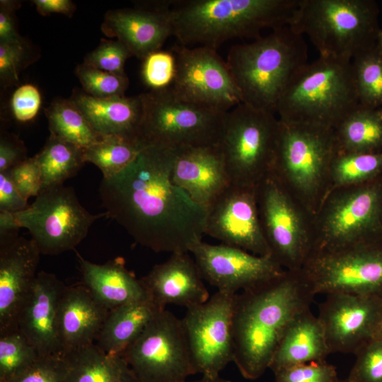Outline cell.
<instances>
[{
  "instance_id": "1",
  "label": "cell",
  "mask_w": 382,
  "mask_h": 382,
  "mask_svg": "<svg viewBox=\"0 0 382 382\" xmlns=\"http://www.w3.org/2000/svg\"><path fill=\"white\" fill-rule=\"evenodd\" d=\"M176 151L144 146L122 171L102 179L107 217L154 252L190 253L202 241L206 210L171 178Z\"/></svg>"
},
{
  "instance_id": "2",
  "label": "cell",
  "mask_w": 382,
  "mask_h": 382,
  "mask_svg": "<svg viewBox=\"0 0 382 382\" xmlns=\"http://www.w3.org/2000/svg\"><path fill=\"white\" fill-rule=\"evenodd\" d=\"M314 295L301 270L279 276L235 295L233 362L248 380L270 368L291 322L311 308Z\"/></svg>"
},
{
  "instance_id": "3",
  "label": "cell",
  "mask_w": 382,
  "mask_h": 382,
  "mask_svg": "<svg viewBox=\"0 0 382 382\" xmlns=\"http://www.w3.org/2000/svg\"><path fill=\"white\" fill-rule=\"evenodd\" d=\"M299 0H179L170 1L173 35L178 45L216 50L236 38L286 26Z\"/></svg>"
},
{
  "instance_id": "4",
  "label": "cell",
  "mask_w": 382,
  "mask_h": 382,
  "mask_svg": "<svg viewBox=\"0 0 382 382\" xmlns=\"http://www.w3.org/2000/svg\"><path fill=\"white\" fill-rule=\"evenodd\" d=\"M226 62L241 103L276 114L286 88L308 63V48L303 35L286 25L232 46Z\"/></svg>"
},
{
  "instance_id": "5",
  "label": "cell",
  "mask_w": 382,
  "mask_h": 382,
  "mask_svg": "<svg viewBox=\"0 0 382 382\" xmlns=\"http://www.w3.org/2000/svg\"><path fill=\"white\" fill-rule=\"evenodd\" d=\"M359 105L352 61L320 56L291 79L276 114L284 122L334 129Z\"/></svg>"
},
{
  "instance_id": "6",
  "label": "cell",
  "mask_w": 382,
  "mask_h": 382,
  "mask_svg": "<svg viewBox=\"0 0 382 382\" xmlns=\"http://www.w3.org/2000/svg\"><path fill=\"white\" fill-rule=\"evenodd\" d=\"M336 154L332 129L279 120L269 175L313 216L327 195Z\"/></svg>"
},
{
  "instance_id": "7",
  "label": "cell",
  "mask_w": 382,
  "mask_h": 382,
  "mask_svg": "<svg viewBox=\"0 0 382 382\" xmlns=\"http://www.w3.org/2000/svg\"><path fill=\"white\" fill-rule=\"evenodd\" d=\"M288 25L320 57L348 61L375 46L381 30L372 0H299Z\"/></svg>"
},
{
  "instance_id": "8",
  "label": "cell",
  "mask_w": 382,
  "mask_h": 382,
  "mask_svg": "<svg viewBox=\"0 0 382 382\" xmlns=\"http://www.w3.org/2000/svg\"><path fill=\"white\" fill-rule=\"evenodd\" d=\"M313 230L312 252L382 239V180L329 192L313 216Z\"/></svg>"
},
{
  "instance_id": "9",
  "label": "cell",
  "mask_w": 382,
  "mask_h": 382,
  "mask_svg": "<svg viewBox=\"0 0 382 382\" xmlns=\"http://www.w3.org/2000/svg\"><path fill=\"white\" fill-rule=\"evenodd\" d=\"M138 139L174 151L217 145L227 113L183 100L168 88L140 94Z\"/></svg>"
},
{
  "instance_id": "10",
  "label": "cell",
  "mask_w": 382,
  "mask_h": 382,
  "mask_svg": "<svg viewBox=\"0 0 382 382\" xmlns=\"http://www.w3.org/2000/svg\"><path fill=\"white\" fill-rule=\"evenodd\" d=\"M279 128L275 114L242 103L227 112L217 146L231 184L255 187L269 175Z\"/></svg>"
},
{
  "instance_id": "11",
  "label": "cell",
  "mask_w": 382,
  "mask_h": 382,
  "mask_svg": "<svg viewBox=\"0 0 382 382\" xmlns=\"http://www.w3.org/2000/svg\"><path fill=\"white\" fill-rule=\"evenodd\" d=\"M255 190L261 226L272 257L285 270H301L313 248V215L270 175Z\"/></svg>"
},
{
  "instance_id": "12",
  "label": "cell",
  "mask_w": 382,
  "mask_h": 382,
  "mask_svg": "<svg viewBox=\"0 0 382 382\" xmlns=\"http://www.w3.org/2000/svg\"><path fill=\"white\" fill-rule=\"evenodd\" d=\"M16 216L21 228L28 229L43 255L75 250L87 236L93 224L106 213L93 214L80 203L74 190L64 185L42 191Z\"/></svg>"
},
{
  "instance_id": "13",
  "label": "cell",
  "mask_w": 382,
  "mask_h": 382,
  "mask_svg": "<svg viewBox=\"0 0 382 382\" xmlns=\"http://www.w3.org/2000/svg\"><path fill=\"white\" fill-rule=\"evenodd\" d=\"M311 292L382 297V239L313 251L301 270Z\"/></svg>"
},
{
  "instance_id": "14",
  "label": "cell",
  "mask_w": 382,
  "mask_h": 382,
  "mask_svg": "<svg viewBox=\"0 0 382 382\" xmlns=\"http://www.w3.org/2000/svg\"><path fill=\"white\" fill-rule=\"evenodd\" d=\"M121 357L136 382H186L196 374L181 319L163 309Z\"/></svg>"
},
{
  "instance_id": "15",
  "label": "cell",
  "mask_w": 382,
  "mask_h": 382,
  "mask_svg": "<svg viewBox=\"0 0 382 382\" xmlns=\"http://www.w3.org/2000/svg\"><path fill=\"white\" fill-rule=\"evenodd\" d=\"M236 294L217 291L187 308L181 323L196 374L209 377L233 362V313Z\"/></svg>"
},
{
  "instance_id": "16",
  "label": "cell",
  "mask_w": 382,
  "mask_h": 382,
  "mask_svg": "<svg viewBox=\"0 0 382 382\" xmlns=\"http://www.w3.org/2000/svg\"><path fill=\"white\" fill-rule=\"evenodd\" d=\"M176 72L169 87L178 98L221 112L241 103L226 62L208 47H173Z\"/></svg>"
},
{
  "instance_id": "17",
  "label": "cell",
  "mask_w": 382,
  "mask_h": 382,
  "mask_svg": "<svg viewBox=\"0 0 382 382\" xmlns=\"http://www.w3.org/2000/svg\"><path fill=\"white\" fill-rule=\"evenodd\" d=\"M204 234L223 244L272 257L261 226L255 187L231 184L206 209Z\"/></svg>"
},
{
  "instance_id": "18",
  "label": "cell",
  "mask_w": 382,
  "mask_h": 382,
  "mask_svg": "<svg viewBox=\"0 0 382 382\" xmlns=\"http://www.w3.org/2000/svg\"><path fill=\"white\" fill-rule=\"evenodd\" d=\"M204 280L218 291L237 294L271 280L284 270L272 257L226 244L197 243L191 250Z\"/></svg>"
},
{
  "instance_id": "19",
  "label": "cell",
  "mask_w": 382,
  "mask_h": 382,
  "mask_svg": "<svg viewBox=\"0 0 382 382\" xmlns=\"http://www.w3.org/2000/svg\"><path fill=\"white\" fill-rule=\"evenodd\" d=\"M382 297L330 293L319 306L320 320L331 353L356 354L376 332Z\"/></svg>"
},
{
  "instance_id": "20",
  "label": "cell",
  "mask_w": 382,
  "mask_h": 382,
  "mask_svg": "<svg viewBox=\"0 0 382 382\" xmlns=\"http://www.w3.org/2000/svg\"><path fill=\"white\" fill-rule=\"evenodd\" d=\"M65 286L55 274L39 272L17 319L18 330L42 357L63 354L57 316Z\"/></svg>"
},
{
  "instance_id": "21",
  "label": "cell",
  "mask_w": 382,
  "mask_h": 382,
  "mask_svg": "<svg viewBox=\"0 0 382 382\" xmlns=\"http://www.w3.org/2000/svg\"><path fill=\"white\" fill-rule=\"evenodd\" d=\"M41 253L23 236L0 245V332L17 328L20 311L36 279Z\"/></svg>"
},
{
  "instance_id": "22",
  "label": "cell",
  "mask_w": 382,
  "mask_h": 382,
  "mask_svg": "<svg viewBox=\"0 0 382 382\" xmlns=\"http://www.w3.org/2000/svg\"><path fill=\"white\" fill-rule=\"evenodd\" d=\"M169 6L170 1H162L151 8L110 10L101 30L108 37H116L132 56L143 60L173 35Z\"/></svg>"
},
{
  "instance_id": "23",
  "label": "cell",
  "mask_w": 382,
  "mask_h": 382,
  "mask_svg": "<svg viewBox=\"0 0 382 382\" xmlns=\"http://www.w3.org/2000/svg\"><path fill=\"white\" fill-rule=\"evenodd\" d=\"M140 279L147 296L161 308L173 304L187 309L209 299L204 279L190 253H172Z\"/></svg>"
},
{
  "instance_id": "24",
  "label": "cell",
  "mask_w": 382,
  "mask_h": 382,
  "mask_svg": "<svg viewBox=\"0 0 382 382\" xmlns=\"http://www.w3.org/2000/svg\"><path fill=\"white\" fill-rule=\"evenodd\" d=\"M171 178L205 210L231 185L217 145L177 151Z\"/></svg>"
},
{
  "instance_id": "25",
  "label": "cell",
  "mask_w": 382,
  "mask_h": 382,
  "mask_svg": "<svg viewBox=\"0 0 382 382\" xmlns=\"http://www.w3.org/2000/svg\"><path fill=\"white\" fill-rule=\"evenodd\" d=\"M109 311L84 284L65 286L57 316L63 353L94 344Z\"/></svg>"
},
{
  "instance_id": "26",
  "label": "cell",
  "mask_w": 382,
  "mask_h": 382,
  "mask_svg": "<svg viewBox=\"0 0 382 382\" xmlns=\"http://www.w3.org/2000/svg\"><path fill=\"white\" fill-rule=\"evenodd\" d=\"M69 100L100 135H117L139 141L143 113L140 94L134 97L98 98L76 89Z\"/></svg>"
},
{
  "instance_id": "27",
  "label": "cell",
  "mask_w": 382,
  "mask_h": 382,
  "mask_svg": "<svg viewBox=\"0 0 382 382\" xmlns=\"http://www.w3.org/2000/svg\"><path fill=\"white\" fill-rule=\"evenodd\" d=\"M76 253L83 284L109 311L148 296L141 279L126 268L122 257L96 264Z\"/></svg>"
},
{
  "instance_id": "28",
  "label": "cell",
  "mask_w": 382,
  "mask_h": 382,
  "mask_svg": "<svg viewBox=\"0 0 382 382\" xmlns=\"http://www.w3.org/2000/svg\"><path fill=\"white\" fill-rule=\"evenodd\" d=\"M330 353L323 327L309 308L296 316L286 328L269 369L275 372L296 364L325 361Z\"/></svg>"
},
{
  "instance_id": "29",
  "label": "cell",
  "mask_w": 382,
  "mask_h": 382,
  "mask_svg": "<svg viewBox=\"0 0 382 382\" xmlns=\"http://www.w3.org/2000/svg\"><path fill=\"white\" fill-rule=\"evenodd\" d=\"M163 309L146 296L110 310L96 344L107 354L121 357Z\"/></svg>"
},
{
  "instance_id": "30",
  "label": "cell",
  "mask_w": 382,
  "mask_h": 382,
  "mask_svg": "<svg viewBox=\"0 0 382 382\" xmlns=\"http://www.w3.org/2000/svg\"><path fill=\"white\" fill-rule=\"evenodd\" d=\"M64 382H136L121 357L112 356L96 343L63 353Z\"/></svg>"
},
{
  "instance_id": "31",
  "label": "cell",
  "mask_w": 382,
  "mask_h": 382,
  "mask_svg": "<svg viewBox=\"0 0 382 382\" xmlns=\"http://www.w3.org/2000/svg\"><path fill=\"white\" fill-rule=\"evenodd\" d=\"M337 153L382 151L380 109L359 105L333 129Z\"/></svg>"
},
{
  "instance_id": "32",
  "label": "cell",
  "mask_w": 382,
  "mask_h": 382,
  "mask_svg": "<svg viewBox=\"0 0 382 382\" xmlns=\"http://www.w3.org/2000/svg\"><path fill=\"white\" fill-rule=\"evenodd\" d=\"M83 153V149L50 135L35 156L41 170V192L64 185L74 176L85 163Z\"/></svg>"
},
{
  "instance_id": "33",
  "label": "cell",
  "mask_w": 382,
  "mask_h": 382,
  "mask_svg": "<svg viewBox=\"0 0 382 382\" xmlns=\"http://www.w3.org/2000/svg\"><path fill=\"white\" fill-rule=\"evenodd\" d=\"M50 135L82 149L98 141L97 133L69 99L58 98L45 109Z\"/></svg>"
},
{
  "instance_id": "34",
  "label": "cell",
  "mask_w": 382,
  "mask_h": 382,
  "mask_svg": "<svg viewBox=\"0 0 382 382\" xmlns=\"http://www.w3.org/2000/svg\"><path fill=\"white\" fill-rule=\"evenodd\" d=\"M381 173L382 151L337 153L330 166L327 195L335 189L373 180Z\"/></svg>"
},
{
  "instance_id": "35",
  "label": "cell",
  "mask_w": 382,
  "mask_h": 382,
  "mask_svg": "<svg viewBox=\"0 0 382 382\" xmlns=\"http://www.w3.org/2000/svg\"><path fill=\"white\" fill-rule=\"evenodd\" d=\"M140 142L126 137L103 136L96 143L83 149V161L96 166L103 178H110L125 168L144 147Z\"/></svg>"
},
{
  "instance_id": "36",
  "label": "cell",
  "mask_w": 382,
  "mask_h": 382,
  "mask_svg": "<svg viewBox=\"0 0 382 382\" xmlns=\"http://www.w3.org/2000/svg\"><path fill=\"white\" fill-rule=\"evenodd\" d=\"M359 105L373 109L382 108V52L377 45L352 59Z\"/></svg>"
},
{
  "instance_id": "37",
  "label": "cell",
  "mask_w": 382,
  "mask_h": 382,
  "mask_svg": "<svg viewBox=\"0 0 382 382\" xmlns=\"http://www.w3.org/2000/svg\"><path fill=\"white\" fill-rule=\"evenodd\" d=\"M40 357L18 328L0 332V382H6Z\"/></svg>"
},
{
  "instance_id": "38",
  "label": "cell",
  "mask_w": 382,
  "mask_h": 382,
  "mask_svg": "<svg viewBox=\"0 0 382 382\" xmlns=\"http://www.w3.org/2000/svg\"><path fill=\"white\" fill-rule=\"evenodd\" d=\"M75 74L82 86L83 91L95 98L125 96L129 85V79L126 74L107 72L83 63L76 66Z\"/></svg>"
},
{
  "instance_id": "39",
  "label": "cell",
  "mask_w": 382,
  "mask_h": 382,
  "mask_svg": "<svg viewBox=\"0 0 382 382\" xmlns=\"http://www.w3.org/2000/svg\"><path fill=\"white\" fill-rule=\"evenodd\" d=\"M349 382H382V337H374L355 354Z\"/></svg>"
},
{
  "instance_id": "40",
  "label": "cell",
  "mask_w": 382,
  "mask_h": 382,
  "mask_svg": "<svg viewBox=\"0 0 382 382\" xmlns=\"http://www.w3.org/2000/svg\"><path fill=\"white\" fill-rule=\"evenodd\" d=\"M142 61L141 77L151 90H162L171 86L176 72V60L173 52L159 50Z\"/></svg>"
},
{
  "instance_id": "41",
  "label": "cell",
  "mask_w": 382,
  "mask_h": 382,
  "mask_svg": "<svg viewBox=\"0 0 382 382\" xmlns=\"http://www.w3.org/2000/svg\"><path fill=\"white\" fill-rule=\"evenodd\" d=\"M131 56L120 41L102 39L99 45L86 55L83 64L107 72L125 74V64Z\"/></svg>"
},
{
  "instance_id": "42",
  "label": "cell",
  "mask_w": 382,
  "mask_h": 382,
  "mask_svg": "<svg viewBox=\"0 0 382 382\" xmlns=\"http://www.w3.org/2000/svg\"><path fill=\"white\" fill-rule=\"evenodd\" d=\"M275 382H337L335 367L316 361L286 367L274 372Z\"/></svg>"
},
{
  "instance_id": "43",
  "label": "cell",
  "mask_w": 382,
  "mask_h": 382,
  "mask_svg": "<svg viewBox=\"0 0 382 382\" xmlns=\"http://www.w3.org/2000/svg\"><path fill=\"white\" fill-rule=\"evenodd\" d=\"M62 355L40 357L35 362L6 382H64Z\"/></svg>"
},
{
  "instance_id": "44",
  "label": "cell",
  "mask_w": 382,
  "mask_h": 382,
  "mask_svg": "<svg viewBox=\"0 0 382 382\" xmlns=\"http://www.w3.org/2000/svg\"><path fill=\"white\" fill-rule=\"evenodd\" d=\"M42 103L38 88L25 83L18 86L11 98V108L13 117L20 122L33 120L37 115Z\"/></svg>"
},
{
  "instance_id": "45",
  "label": "cell",
  "mask_w": 382,
  "mask_h": 382,
  "mask_svg": "<svg viewBox=\"0 0 382 382\" xmlns=\"http://www.w3.org/2000/svg\"><path fill=\"white\" fill-rule=\"evenodd\" d=\"M9 170L14 184L25 199L37 197L40 193L42 175L35 156L28 158Z\"/></svg>"
},
{
  "instance_id": "46",
  "label": "cell",
  "mask_w": 382,
  "mask_h": 382,
  "mask_svg": "<svg viewBox=\"0 0 382 382\" xmlns=\"http://www.w3.org/2000/svg\"><path fill=\"white\" fill-rule=\"evenodd\" d=\"M25 41L21 43L0 42V79L2 85L16 84L26 54Z\"/></svg>"
},
{
  "instance_id": "47",
  "label": "cell",
  "mask_w": 382,
  "mask_h": 382,
  "mask_svg": "<svg viewBox=\"0 0 382 382\" xmlns=\"http://www.w3.org/2000/svg\"><path fill=\"white\" fill-rule=\"evenodd\" d=\"M27 158L23 141L13 134H1L0 172L9 170Z\"/></svg>"
},
{
  "instance_id": "48",
  "label": "cell",
  "mask_w": 382,
  "mask_h": 382,
  "mask_svg": "<svg viewBox=\"0 0 382 382\" xmlns=\"http://www.w3.org/2000/svg\"><path fill=\"white\" fill-rule=\"evenodd\" d=\"M29 204L14 184L10 170L0 172V212H18Z\"/></svg>"
},
{
  "instance_id": "49",
  "label": "cell",
  "mask_w": 382,
  "mask_h": 382,
  "mask_svg": "<svg viewBox=\"0 0 382 382\" xmlns=\"http://www.w3.org/2000/svg\"><path fill=\"white\" fill-rule=\"evenodd\" d=\"M20 6L15 1H0V42L21 43L25 42L17 30L15 11Z\"/></svg>"
},
{
  "instance_id": "50",
  "label": "cell",
  "mask_w": 382,
  "mask_h": 382,
  "mask_svg": "<svg viewBox=\"0 0 382 382\" xmlns=\"http://www.w3.org/2000/svg\"><path fill=\"white\" fill-rule=\"evenodd\" d=\"M21 226L18 222L16 212H0V245L11 243L16 239Z\"/></svg>"
},
{
  "instance_id": "51",
  "label": "cell",
  "mask_w": 382,
  "mask_h": 382,
  "mask_svg": "<svg viewBox=\"0 0 382 382\" xmlns=\"http://www.w3.org/2000/svg\"><path fill=\"white\" fill-rule=\"evenodd\" d=\"M33 3L42 16L57 13L71 17L76 9L75 4L70 0H34Z\"/></svg>"
},
{
  "instance_id": "52",
  "label": "cell",
  "mask_w": 382,
  "mask_h": 382,
  "mask_svg": "<svg viewBox=\"0 0 382 382\" xmlns=\"http://www.w3.org/2000/svg\"><path fill=\"white\" fill-rule=\"evenodd\" d=\"M186 382H231V381L220 376H216V377H209V376H202V378L198 380L193 381H186Z\"/></svg>"
},
{
  "instance_id": "53",
  "label": "cell",
  "mask_w": 382,
  "mask_h": 382,
  "mask_svg": "<svg viewBox=\"0 0 382 382\" xmlns=\"http://www.w3.org/2000/svg\"><path fill=\"white\" fill-rule=\"evenodd\" d=\"M376 45L382 52V29L380 30L377 38Z\"/></svg>"
},
{
  "instance_id": "54",
  "label": "cell",
  "mask_w": 382,
  "mask_h": 382,
  "mask_svg": "<svg viewBox=\"0 0 382 382\" xmlns=\"http://www.w3.org/2000/svg\"><path fill=\"white\" fill-rule=\"evenodd\" d=\"M374 337H382V315Z\"/></svg>"
},
{
  "instance_id": "55",
  "label": "cell",
  "mask_w": 382,
  "mask_h": 382,
  "mask_svg": "<svg viewBox=\"0 0 382 382\" xmlns=\"http://www.w3.org/2000/svg\"><path fill=\"white\" fill-rule=\"evenodd\" d=\"M337 382H349V381H348L347 379L346 378V379H345V380H340V379H339Z\"/></svg>"
},
{
  "instance_id": "56",
  "label": "cell",
  "mask_w": 382,
  "mask_h": 382,
  "mask_svg": "<svg viewBox=\"0 0 382 382\" xmlns=\"http://www.w3.org/2000/svg\"><path fill=\"white\" fill-rule=\"evenodd\" d=\"M120 382H131V381H122Z\"/></svg>"
},
{
  "instance_id": "57",
  "label": "cell",
  "mask_w": 382,
  "mask_h": 382,
  "mask_svg": "<svg viewBox=\"0 0 382 382\" xmlns=\"http://www.w3.org/2000/svg\"><path fill=\"white\" fill-rule=\"evenodd\" d=\"M380 111H381V115H382V108H380Z\"/></svg>"
}]
</instances>
